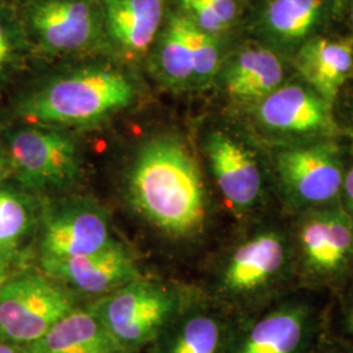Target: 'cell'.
<instances>
[{
	"mask_svg": "<svg viewBox=\"0 0 353 353\" xmlns=\"http://www.w3.org/2000/svg\"><path fill=\"white\" fill-rule=\"evenodd\" d=\"M130 194L140 214L172 236H191L204 225L202 176L189 148L176 138H156L141 147L132 165Z\"/></svg>",
	"mask_w": 353,
	"mask_h": 353,
	"instance_id": "cell-1",
	"label": "cell"
},
{
	"mask_svg": "<svg viewBox=\"0 0 353 353\" xmlns=\"http://www.w3.org/2000/svg\"><path fill=\"white\" fill-rule=\"evenodd\" d=\"M135 94L134 84L121 71L89 67L41 89L24 103L23 114L43 125H92L128 108Z\"/></svg>",
	"mask_w": 353,
	"mask_h": 353,
	"instance_id": "cell-2",
	"label": "cell"
},
{
	"mask_svg": "<svg viewBox=\"0 0 353 353\" xmlns=\"http://www.w3.org/2000/svg\"><path fill=\"white\" fill-rule=\"evenodd\" d=\"M278 190L297 214L341 203L347 165L328 139L284 145L274 157Z\"/></svg>",
	"mask_w": 353,
	"mask_h": 353,
	"instance_id": "cell-3",
	"label": "cell"
},
{
	"mask_svg": "<svg viewBox=\"0 0 353 353\" xmlns=\"http://www.w3.org/2000/svg\"><path fill=\"white\" fill-rule=\"evenodd\" d=\"M296 271L319 284L353 270V221L341 203L297 214L290 229Z\"/></svg>",
	"mask_w": 353,
	"mask_h": 353,
	"instance_id": "cell-4",
	"label": "cell"
},
{
	"mask_svg": "<svg viewBox=\"0 0 353 353\" xmlns=\"http://www.w3.org/2000/svg\"><path fill=\"white\" fill-rule=\"evenodd\" d=\"M74 309L72 296L54 279H10L0 288V339L29 345Z\"/></svg>",
	"mask_w": 353,
	"mask_h": 353,
	"instance_id": "cell-5",
	"label": "cell"
},
{
	"mask_svg": "<svg viewBox=\"0 0 353 353\" xmlns=\"http://www.w3.org/2000/svg\"><path fill=\"white\" fill-rule=\"evenodd\" d=\"M294 272L290 230L267 227L241 242L228 256L221 285L230 296L255 297L281 290Z\"/></svg>",
	"mask_w": 353,
	"mask_h": 353,
	"instance_id": "cell-6",
	"label": "cell"
},
{
	"mask_svg": "<svg viewBox=\"0 0 353 353\" xmlns=\"http://www.w3.org/2000/svg\"><path fill=\"white\" fill-rule=\"evenodd\" d=\"M322 313L309 296L278 299L241 334L232 353H318Z\"/></svg>",
	"mask_w": 353,
	"mask_h": 353,
	"instance_id": "cell-7",
	"label": "cell"
},
{
	"mask_svg": "<svg viewBox=\"0 0 353 353\" xmlns=\"http://www.w3.org/2000/svg\"><path fill=\"white\" fill-rule=\"evenodd\" d=\"M178 299L161 284L137 279L110 292L93 307L119 347H137L176 313Z\"/></svg>",
	"mask_w": 353,
	"mask_h": 353,
	"instance_id": "cell-8",
	"label": "cell"
},
{
	"mask_svg": "<svg viewBox=\"0 0 353 353\" xmlns=\"http://www.w3.org/2000/svg\"><path fill=\"white\" fill-rule=\"evenodd\" d=\"M254 117L279 139L305 143L331 138L336 131L332 105L307 84H283L255 103Z\"/></svg>",
	"mask_w": 353,
	"mask_h": 353,
	"instance_id": "cell-9",
	"label": "cell"
},
{
	"mask_svg": "<svg viewBox=\"0 0 353 353\" xmlns=\"http://www.w3.org/2000/svg\"><path fill=\"white\" fill-rule=\"evenodd\" d=\"M10 165L29 188H62L79 176L75 143L51 128H24L10 141Z\"/></svg>",
	"mask_w": 353,
	"mask_h": 353,
	"instance_id": "cell-10",
	"label": "cell"
},
{
	"mask_svg": "<svg viewBox=\"0 0 353 353\" xmlns=\"http://www.w3.org/2000/svg\"><path fill=\"white\" fill-rule=\"evenodd\" d=\"M204 150L217 189L232 208L249 212L262 203L265 178L254 152L221 130L208 134Z\"/></svg>",
	"mask_w": 353,
	"mask_h": 353,
	"instance_id": "cell-11",
	"label": "cell"
},
{
	"mask_svg": "<svg viewBox=\"0 0 353 353\" xmlns=\"http://www.w3.org/2000/svg\"><path fill=\"white\" fill-rule=\"evenodd\" d=\"M108 219L88 203L57 208L45 221L41 262L62 261L100 252L113 243Z\"/></svg>",
	"mask_w": 353,
	"mask_h": 353,
	"instance_id": "cell-12",
	"label": "cell"
},
{
	"mask_svg": "<svg viewBox=\"0 0 353 353\" xmlns=\"http://www.w3.org/2000/svg\"><path fill=\"white\" fill-rule=\"evenodd\" d=\"M99 0H39L32 11V26L46 50L68 54L89 48L100 34Z\"/></svg>",
	"mask_w": 353,
	"mask_h": 353,
	"instance_id": "cell-13",
	"label": "cell"
},
{
	"mask_svg": "<svg viewBox=\"0 0 353 353\" xmlns=\"http://www.w3.org/2000/svg\"><path fill=\"white\" fill-rule=\"evenodd\" d=\"M41 265L50 278L88 294L110 293L139 279L132 256L115 241L100 252Z\"/></svg>",
	"mask_w": 353,
	"mask_h": 353,
	"instance_id": "cell-14",
	"label": "cell"
},
{
	"mask_svg": "<svg viewBox=\"0 0 353 353\" xmlns=\"http://www.w3.org/2000/svg\"><path fill=\"white\" fill-rule=\"evenodd\" d=\"M296 67L305 84L334 105L341 87L353 72V42L314 37L296 54Z\"/></svg>",
	"mask_w": 353,
	"mask_h": 353,
	"instance_id": "cell-15",
	"label": "cell"
},
{
	"mask_svg": "<svg viewBox=\"0 0 353 353\" xmlns=\"http://www.w3.org/2000/svg\"><path fill=\"white\" fill-rule=\"evenodd\" d=\"M114 42L128 55H141L159 33L165 0H99Z\"/></svg>",
	"mask_w": 353,
	"mask_h": 353,
	"instance_id": "cell-16",
	"label": "cell"
},
{
	"mask_svg": "<svg viewBox=\"0 0 353 353\" xmlns=\"http://www.w3.org/2000/svg\"><path fill=\"white\" fill-rule=\"evenodd\" d=\"M119 351V344L93 309H74L41 339L28 345V353H118Z\"/></svg>",
	"mask_w": 353,
	"mask_h": 353,
	"instance_id": "cell-17",
	"label": "cell"
},
{
	"mask_svg": "<svg viewBox=\"0 0 353 353\" xmlns=\"http://www.w3.org/2000/svg\"><path fill=\"white\" fill-rule=\"evenodd\" d=\"M284 65L268 48H248L228 65L224 84L236 101L256 103L283 85Z\"/></svg>",
	"mask_w": 353,
	"mask_h": 353,
	"instance_id": "cell-18",
	"label": "cell"
},
{
	"mask_svg": "<svg viewBox=\"0 0 353 353\" xmlns=\"http://www.w3.org/2000/svg\"><path fill=\"white\" fill-rule=\"evenodd\" d=\"M331 0H268L262 13L265 34L281 46L301 48L316 37Z\"/></svg>",
	"mask_w": 353,
	"mask_h": 353,
	"instance_id": "cell-19",
	"label": "cell"
},
{
	"mask_svg": "<svg viewBox=\"0 0 353 353\" xmlns=\"http://www.w3.org/2000/svg\"><path fill=\"white\" fill-rule=\"evenodd\" d=\"M194 28L186 14H174L169 19L159 45V72L173 87H194Z\"/></svg>",
	"mask_w": 353,
	"mask_h": 353,
	"instance_id": "cell-20",
	"label": "cell"
},
{
	"mask_svg": "<svg viewBox=\"0 0 353 353\" xmlns=\"http://www.w3.org/2000/svg\"><path fill=\"white\" fill-rule=\"evenodd\" d=\"M225 331L221 319L208 312L188 316L168 353H223Z\"/></svg>",
	"mask_w": 353,
	"mask_h": 353,
	"instance_id": "cell-21",
	"label": "cell"
},
{
	"mask_svg": "<svg viewBox=\"0 0 353 353\" xmlns=\"http://www.w3.org/2000/svg\"><path fill=\"white\" fill-rule=\"evenodd\" d=\"M30 211L24 199L0 189V259L7 262L30 228Z\"/></svg>",
	"mask_w": 353,
	"mask_h": 353,
	"instance_id": "cell-22",
	"label": "cell"
},
{
	"mask_svg": "<svg viewBox=\"0 0 353 353\" xmlns=\"http://www.w3.org/2000/svg\"><path fill=\"white\" fill-rule=\"evenodd\" d=\"M185 14L203 32L216 34L230 26L237 13L234 0H179Z\"/></svg>",
	"mask_w": 353,
	"mask_h": 353,
	"instance_id": "cell-23",
	"label": "cell"
},
{
	"mask_svg": "<svg viewBox=\"0 0 353 353\" xmlns=\"http://www.w3.org/2000/svg\"><path fill=\"white\" fill-rule=\"evenodd\" d=\"M194 48V85L212 80L220 67V48L214 34L203 32L198 26L192 33Z\"/></svg>",
	"mask_w": 353,
	"mask_h": 353,
	"instance_id": "cell-24",
	"label": "cell"
},
{
	"mask_svg": "<svg viewBox=\"0 0 353 353\" xmlns=\"http://www.w3.org/2000/svg\"><path fill=\"white\" fill-rule=\"evenodd\" d=\"M341 204L353 221V163L345 169L341 188Z\"/></svg>",
	"mask_w": 353,
	"mask_h": 353,
	"instance_id": "cell-25",
	"label": "cell"
},
{
	"mask_svg": "<svg viewBox=\"0 0 353 353\" xmlns=\"http://www.w3.org/2000/svg\"><path fill=\"white\" fill-rule=\"evenodd\" d=\"M343 331L345 336L353 343V290L347 299V303L344 305L343 310Z\"/></svg>",
	"mask_w": 353,
	"mask_h": 353,
	"instance_id": "cell-26",
	"label": "cell"
},
{
	"mask_svg": "<svg viewBox=\"0 0 353 353\" xmlns=\"http://www.w3.org/2000/svg\"><path fill=\"white\" fill-rule=\"evenodd\" d=\"M10 39L7 37V33L4 30V28L0 24V70L3 68L4 63L7 62L8 57H10Z\"/></svg>",
	"mask_w": 353,
	"mask_h": 353,
	"instance_id": "cell-27",
	"label": "cell"
},
{
	"mask_svg": "<svg viewBox=\"0 0 353 353\" xmlns=\"http://www.w3.org/2000/svg\"><path fill=\"white\" fill-rule=\"evenodd\" d=\"M10 169H11V165L7 164V161L4 160L3 154L0 153V181H1L4 176H7V174H8Z\"/></svg>",
	"mask_w": 353,
	"mask_h": 353,
	"instance_id": "cell-28",
	"label": "cell"
},
{
	"mask_svg": "<svg viewBox=\"0 0 353 353\" xmlns=\"http://www.w3.org/2000/svg\"><path fill=\"white\" fill-rule=\"evenodd\" d=\"M8 280L7 275V262L0 259V288L4 285V283Z\"/></svg>",
	"mask_w": 353,
	"mask_h": 353,
	"instance_id": "cell-29",
	"label": "cell"
},
{
	"mask_svg": "<svg viewBox=\"0 0 353 353\" xmlns=\"http://www.w3.org/2000/svg\"><path fill=\"white\" fill-rule=\"evenodd\" d=\"M0 353H17L16 350H13L12 345L8 341L0 339Z\"/></svg>",
	"mask_w": 353,
	"mask_h": 353,
	"instance_id": "cell-30",
	"label": "cell"
},
{
	"mask_svg": "<svg viewBox=\"0 0 353 353\" xmlns=\"http://www.w3.org/2000/svg\"><path fill=\"white\" fill-rule=\"evenodd\" d=\"M330 353H353V350H341V348H339V350H335V351Z\"/></svg>",
	"mask_w": 353,
	"mask_h": 353,
	"instance_id": "cell-31",
	"label": "cell"
},
{
	"mask_svg": "<svg viewBox=\"0 0 353 353\" xmlns=\"http://www.w3.org/2000/svg\"><path fill=\"white\" fill-rule=\"evenodd\" d=\"M331 1H334V3H335L338 7H341V6L344 4V1H345V0H331Z\"/></svg>",
	"mask_w": 353,
	"mask_h": 353,
	"instance_id": "cell-32",
	"label": "cell"
},
{
	"mask_svg": "<svg viewBox=\"0 0 353 353\" xmlns=\"http://www.w3.org/2000/svg\"><path fill=\"white\" fill-rule=\"evenodd\" d=\"M351 20H352V26H353V7H352V14H351Z\"/></svg>",
	"mask_w": 353,
	"mask_h": 353,
	"instance_id": "cell-33",
	"label": "cell"
}]
</instances>
